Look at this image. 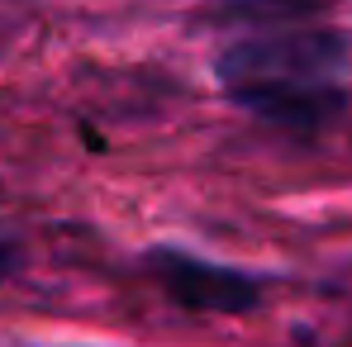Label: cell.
Here are the masks:
<instances>
[{"mask_svg":"<svg viewBox=\"0 0 352 347\" xmlns=\"http://www.w3.org/2000/svg\"><path fill=\"white\" fill-rule=\"evenodd\" d=\"M234 14L248 19H295V14H309V10H324L329 0H224Z\"/></svg>","mask_w":352,"mask_h":347,"instance_id":"3957f363","label":"cell"},{"mask_svg":"<svg viewBox=\"0 0 352 347\" xmlns=\"http://www.w3.org/2000/svg\"><path fill=\"white\" fill-rule=\"evenodd\" d=\"M148 271H153L157 286L172 295V304L190 309V314H248V309L262 304L257 276H248L238 267L205 262V257L181 252V247L148 252Z\"/></svg>","mask_w":352,"mask_h":347,"instance_id":"7a4b0ae2","label":"cell"},{"mask_svg":"<svg viewBox=\"0 0 352 347\" xmlns=\"http://www.w3.org/2000/svg\"><path fill=\"white\" fill-rule=\"evenodd\" d=\"M19 262H24V257H19V243H14L10 233H0V281H10V276L19 271Z\"/></svg>","mask_w":352,"mask_h":347,"instance_id":"277c9868","label":"cell"},{"mask_svg":"<svg viewBox=\"0 0 352 347\" xmlns=\"http://www.w3.org/2000/svg\"><path fill=\"white\" fill-rule=\"evenodd\" d=\"M214 76L248 115L291 133H319L348 110L352 38L329 24H286L234 38Z\"/></svg>","mask_w":352,"mask_h":347,"instance_id":"6da1fadb","label":"cell"}]
</instances>
